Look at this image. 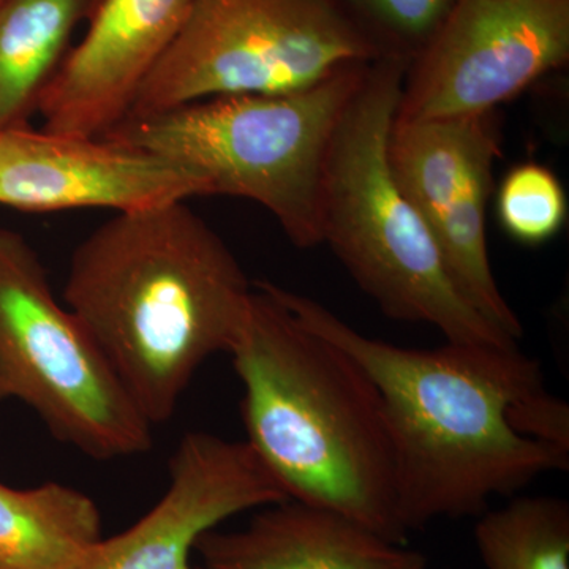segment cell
Wrapping results in <instances>:
<instances>
[{
    "instance_id": "3957f363",
    "label": "cell",
    "mask_w": 569,
    "mask_h": 569,
    "mask_svg": "<svg viewBox=\"0 0 569 569\" xmlns=\"http://www.w3.org/2000/svg\"><path fill=\"white\" fill-rule=\"evenodd\" d=\"M230 356L242 385L246 441L288 500L407 545L387 415L365 367L307 328L269 280L253 282Z\"/></svg>"
},
{
    "instance_id": "6da1fadb",
    "label": "cell",
    "mask_w": 569,
    "mask_h": 569,
    "mask_svg": "<svg viewBox=\"0 0 569 569\" xmlns=\"http://www.w3.org/2000/svg\"><path fill=\"white\" fill-rule=\"evenodd\" d=\"M274 284L307 328L353 356L380 391L408 531L479 516L542 475L568 470L569 451L520 433L512 411L546 391L537 359L518 346H392L356 331L316 299Z\"/></svg>"
},
{
    "instance_id": "d6986e66",
    "label": "cell",
    "mask_w": 569,
    "mask_h": 569,
    "mask_svg": "<svg viewBox=\"0 0 569 569\" xmlns=\"http://www.w3.org/2000/svg\"><path fill=\"white\" fill-rule=\"evenodd\" d=\"M194 569H203V568L197 567V568H194Z\"/></svg>"
},
{
    "instance_id": "e0dca14e",
    "label": "cell",
    "mask_w": 569,
    "mask_h": 569,
    "mask_svg": "<svg viewBox=\"0 0 569 569\" xmlns=\"http://www.w3.org/2000/svg\"><path fill=\"white\" fill-rule=\"evenodd\" d=\"M498 220L515 241L539 246L559 233L568 201L557 176L538 163L512 168L497 198Z\"/></svg>"
},
{
    "instance_id": "7c38bea8",
    "label": "cell",
    "mask_w": 569,
    "mask_h": 569,
    "mask_svg": "<svg viewBox=\"0 0 569 569\" xmlns=\"http://www.w3.org/2000/svg\"><path fill=\"white\" fill-rule=\"evenodd\" d=\"M189 6L190 0H100L84 37L41 92V130L102 138L126 121Z\"/></svg>"
},
{
    "instance_id": "7a4b0ae2",
    "label": "cell",
    "mask_w": 569,
    "mask_h": 569,
    "mask_svg": "<svg viewBox=\"0 0 569 569\" xmlns=\"http://www.w3.org/2000/svg\"><path fill=\"white\" fill-rule=\"evenodd\" d=\"M252 293L230 247L178 201L118 212L82 239L62 301L157 426L208 359L230 355Z\"/></svg>"
},
{
    "instance_id": "ffe728a7",
    "label": "cell",
    "mask_w": 569,
    "mask_h": 569,
    "mask_svg": "<svg viewBox=\"0 0 569 569\" xmlns=\"http://www.w3.org/2000/svg\"><path fill=\"white\" fill-rule=\"evenodd\" d=\"M0 2H2V0H0Z\"/></svg>"
},
{
    "instance_id": "277c9868",
    "label": "cell",
    "mask_w": 569,
    "mask_h": 569,
    "mask_svg": "<svg viewBox=\"0 0 569 569\" xmlns=\"http://www.w3.org/2000/svg\"><path fill=\"white\" fill-rule=\"evenodd\" d=\"M408 66L370 63L337 126L321 186V244L388 318L433 326L447 342L518 346L459 293L392 173L389 133Z\"/></svg>"
},
{
    "instance_id": "5b68a950",
    "label": "cell",
    "mask_w": 569,
    "mask_h": 569,
    "mask_svg": "<svg viewBox=\"0 0 569 569\" xmlns=\"http://www.w3.org/2000/svg\"><path fill=\"white\" fill-rule=\"evenodd\" d=\"M370 63L305 91L211 97L132 116L102 138L171 160L203 179L209 194L263 206L296 247L310 249L321 244L329 146Z\"/></svg>"
},
{
    "instance_id": "30bf717a",
    "label": "cell",
    "mask_w": 569,
    "mask_h": 569,
    "mask_svg": "<svg viewBox=\"0 0 569 569\" xmlns=\"http://www.w3.org/2000/svg\"><path fill=\"white\" fill-rule=\"evenodd\" d=\"M204 194L203 179L134 146L28 126L0 130V204L9 208L133 212Z\"/></svg>"
},
{
    "instance_id": "8fae6325",
    "label": "cell",
    "mask_w": 569,
    "mask_h": 569,
    "mask_svg": "<svg viewBox=\"0 0 569 569\" xmlns=\"http://www.w3.org/2000/svg\"><path fill=\"white\" fill-rule=\"evenodd\" d=\"M162 498L129 529L102 538L77 569H194L198 539L249 509L288 500L246 440L189 432Z\"/></svg>"
},
{
    "instance_id": "ba28073f",
    "label": "cell",
    "mask_w": 569,
    "mask_h": 569,
    "mask_svg": "<svg viewBox=\"0 0 569 569\" xmlns=\"http://www.w3.org/2000/svg\"><path fill=\"white\" fill-rule=\"evenodd\" d=\"M569 61V0H455L408 66L396 121L497 111Z\"/></svg>"
},
{
    "instance_id": "9c48e42d",
    "label": "cell",
    "mask_w": 569,
    "mask_h": 569,
    "mask_svg": "<svg viewBox=\"0 0 569 569\" xmlns=\"http://www.w3.org/2000/svg\"><path fill=\"white\" fill-rule=\"evenodd\" d=\"M501 153L497 111L392 122L388 157L429 228L452 283L490 325L518 342L523 326L490 266L486 217Z\"/></svg>"
},
{
    "instance_id": "ac0fdd59",
    "label": "cell",
    "mask_w": 569,
    "mask_h": 569,
    "mask_svg": "<svg viewBox=\"0 0 569 569\" xmlns=\"http://www.w3.org/2000/svg\"><path fill=\"white\" fill-rule=\"evenodd\" d=\"M388 58L411 62L447 18L455 0H340Z\"/></svg>"
},
{
    "instance_id": "9a60e30c",
    "label": "cell",
    "mask_w": 569,
    "mask_h": 569,
    "mask_svg": "<svg viewBox=\"0 0 569 569\" xmlns=\"http://www.w3.org/2000/svg\"><path fill=\"white\" fill-rule=\"evenodd\" d=\"M100 0L0 2V130L26 126Z\"/></svg>"
},
{
    "instance_id": "2e32d148",
    "label": "cell",
    "mask_w": 569,
    "mask_h": 569,
    "mask_svg": "<svg viewBox=\"0 0 569 569\" xmlns=\"http://www.w3.org/2000/svg\"><path fill=\"white\" fill-rule=\"evenodd\" d=\"M475 541L488 569H569V505L516 497L478 516Z\"/></svg>"
},
{
    "instance_id": "5bb4252c",
    "label": "cell",
    "mask_w": 569,
    "mask_h": 569,
    "mask_svg": "<svg viewBox=\"0 0 569 569\" xmlns=\"http://www.w3.org/2000/svg\"><path fill=\"white\" fill-rule=\"evenodd\" d=\"M103 538L102 515L88 493L44 482H0V569H77Z\"/></svg>"
},
{
    "instance_id": "52a82bcc",
    "label": "cell",
    "mask_w": 569,
    "mask_h": 569,
    "mask_svg": "<svg viewBox=\"0 0 569 569\" xmlns=\"http://www.w3.org/2000/svg\"><path fill=\"white\" fill-rule=\"evenodd\" d=\"M31 408L51 436L88 458L144 455L153 426L81 321L52 293L39 253L0 227V403Z\"/></svg>"
},
{
    "instance_id": "8992f818",
    "label": "cell",
    "mask_w": 569,
    "mask_h": 569,
    "mask_svg": "<svg viewBox=\"0 0 569 569\" xmlns=\"http://www.w3.org/2000/svg\"><path fill=\"white\" fill-rule=\"evenodd\" d=\"M388 58L340 0H190L132 116L220 96H279Z\"/></svg>"
},
{
    "instance_id": "4fadbf2b",
    "label": "cell",
    "mask_w": 569,
    "mask_h": 569,
    "mask_svg": "<svg viewBox=\"0 0 569 569\" xmlns=\"http://www.w3.org/2000/svg\"><path fill=\"white\" fill-rule=\"evenodd\" d=\"M194 553L203 569H427L425 553L295 500L261 508L242 529L206 531Z\"/></svg>"
}]
</instances>
